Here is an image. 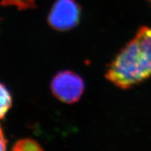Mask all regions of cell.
<instances>
[{"mask_svg": "<svg viewBox=\"0 0 151 151\" xmlns=\"http://www.w3.org/2000/svg\"><path fill=\"white\" fill-rule=\"evenodd\" d=\"M107 80L127 89L151 77V27L144 26L119 52L106 74Z\"/></svg>", "mask_w": 151, "mask_h": 151, "instance_id": "1", "label": "cell"}, {"mask_svg": "<svg viewBox=\"0 0 151 151\" xmlns=\"http://www.w3.org/2000/svg\"><path fill=\"white\" fill-rule=\"evenodd\" d=\"M51 91L62 102L72 104L80 99L84 92L83 79L75 73L64 71L58 73L51 81Z\"/></svg>", "mask_w": 151, "mask_h": 151, "instance_id": "2", "label": "cell"}, {"mask_svg": "<svg viewBox=\"0 0 151 151\" xmlns=\"http://www.w3.org/2000/svg\"><path fill=\"white\" fill-rule=\"evenodd\" d=\"M6 148V140L4 133L0 126V150H5Z\"/></svg>", "mask_w": 151, "mask_h": 151, "instance_id": "6", "label": "cell"}, {"mask_svg": "<svg viewBox=\"0 0 151 151\" xmlns=\"http://www.w3.org/2000/svg\"><path fill=\"white\" fill-rule=\"evenodd\" d=\"M12 105L10 92L3 84L0 83V119H2Z\"/></svg>", "mask_w": 151, "mask_h": 151, "instance_id": "4", "label": "cell"}, {"mask_svg": "<svg viewBox=\"0 0 151 151\" xmlns=\"http://www.w3.org/2000/svg\"><path fill=\"white\" fill-rule=\"evenodd\" d=\"M80 15V7L75 0H57L50 10L48 22L54 29L65 31L78 24Z\"/></svg>", "mask_w": 151, "mask_h": 151, "instance_id": "3", "label": "cell"}, {"mask_svg": "<svg viewBox=\"0 0 151 151\" xmlns=\"http://www.w3.org/2000/svg\"><path fill=\"white\" fill-rule=\"evenodd\" d=\"M14 150L16 151H34L42 150L39 144L32 139H21L17 141L14 145Z\"/></svg>", "mask_w": 151, "mask_h": 151, "instance_id": "5", "label": "cell"}]
</instances>
